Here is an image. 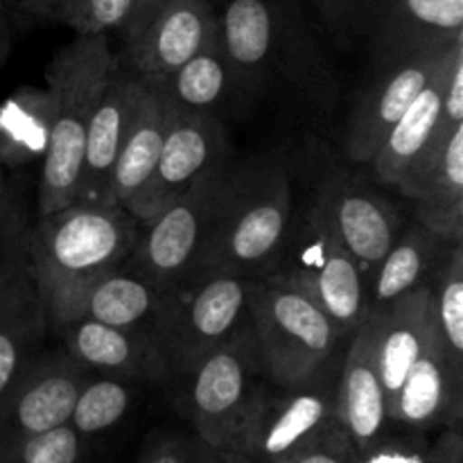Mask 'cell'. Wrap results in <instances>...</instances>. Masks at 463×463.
Returning a JSON list of instances; mask_svg holds the SVG:
<instances>
[{
	"label": "cell",
	"instance_id": "6da1fadb",
	"mask_svg": "<svg viewBox=\"0 0 463 463\" xmlns=\"http://www.w3.org/2000/svg\"><path fill=\"white\" fill-rule=\"evenodd\" d=\"M249 324L269 384L310 387L339 375L348 337L285 271L253 279Z\"/></svg>",
	"mask_w": 463,
	"mask_h": 463
},
{
	"label": "cell",
	"instance_id": "d4e9b609",
	"mask_svg": "<svg viewBox=\"0 0 463 463\" xmlns=\"http://www.w3.org/2000/svg\"><path fill=\"white\" fill-rule=\"evenodd\" d=\"M450 244L452 240L441 238L416 220L402 226L393 247L366 279L369 307H384L414 289L432 285Z\"/></svg>",
	"mask_w": 463,
	"mask_h": 463
},
{
	"label": "cell",
	"instance_id": "7402d4cb",
	"mask_svg": "<svg viewBox=\"0 0 463 463\" xmlns=\"http://www.w3.org/2000/svg\"><path fill=\"white\" fill-rule=\"evenodd\" d=\"M387 66L463 34V0H378L369 21Z\"/></svg>",
	"mask_w": 463,
	"mask_h": 463
},
{
	"label": "cell",
	"instance_id": "8d00e7d4",
	"mask_svg": "<svg viewBox=\"0 0 463 463\" xmlns=\"http://www.w3.org/2000/svg\"><path fill=\"white\" fill-rule=\"evenodd\" d=\"M315 5L333 25H353L369 21L378 0H315Z\"/></svg>",
	"mask_w": 463,
	"mask_h": 463
},
{
	"label": "cell",
	"instance_id": "f546056e",
	"mask_svg": "<svg viewBox=\"0 0 463 463\" xmlns=\"http://www.w3.org/2000/svg\"><path fill=\"white\" fill-rule=\"evenodd\" d=\"M131 398V380L90 373L77 393L68 423L81 439L102 434L125 419Z\"/></svg>",
	"mask_w": 463,
	"mask_h": 463
},
{
	"label": "cell",
	"instance_id": "4316f807",
	"mask_svg": "<svg viewBox=\"0 0 463 463\" xmlns=\"http://www.w3.org/2000/svg\"><path fill=\"white\" fill-rule=\"evenodd\" d=\"M158 86L165 90L175 111L215 116L217 109L224 107L231 93H235L233 68L222 43L220 25L197 54Z\"/></svg>",
	"mask_w": 463,
	"mask_h": 463
},
{
	"label": "cell",
	"instance_id": "9c48e42d",
	"mask_svg": "<svg viewBox=\"0 0 463 463\" xmlns=\"http://www.w3.org/2000/svg\"><path fill=\"white\" fill-rule=\"evenodd\" d=\"M276 269L292 276L346 337L369 312L364 276L317 199L303 211L301 220L292 217Z\"/></svg>",
	"mask_w": 463,
	"mask_h": 463
},
{
	"label": "cell",
	"instance_id": "7c38bea8",
	"mask_svg": "<svg viewBox=\"0 0 463 463\" xmlns=\"http://www.w3.org/2000/svg\"><path fill=\"white\" fill-rule=\"evenodd\" d=\"M89 375L63 348L41 351L0 402V455L23 439L66 425Z\"/></svg>",
	"mask_w": 463,
	"mask_h": 463
},
{
	"label": "cell",
	"instance_id": "60d3db41",
	"mask_svg": "<svg viewBox=\"0 0 463 463\" xmlns=\"http://www.w3.org/2000/svg\"><path fill=\"white\" fill-rule=\"evenodd\" d=\"M425 463H463L461 428H446V432L428 448Z\"/></svg>",
	"mask_w": 463,
	"mask_h": 463
},
{
	"label": "cell",
	"instance_id": "f6af8a7d",
	"mask_svg": "<svg viewBox=\"0 0 463 463\" xmlns=\"http://www.w3.org/2000/svg\"><path fill=\"white\" fill-rule=\"evenodd\" d=\"M75 3H77V0H75Z\"/></svg>",
	"mask_w": 463,
	"mask_h": 463
},
{
	"label": "cell",
	"instance_id": "74e56055",
	"mask_svg": "<svg viewBox=\"0 0 463 463\" xmlns=\"http://www.w3.org/2000/svg\"><path fill=\"white\" fill-rule=\"evenodd\" d=\"M138 463H194L193 441L184 437H165L149 443Z\"/></svg>",
	"mask_w": 463,
	"mask_h": 463
},
{
	"label": "cell",
	"instance_id": "4dcf8cb0",
	"mask_svg": "<svg viewBox=\"0 0 463 463\" xmlns=\"http://www.w3.org/2000/svg\"><path fill=\"white\" fill-rule=\"evenodd\" d=\"M434 319L452 364L463 371V238L452 240L432 280Z\"/></svg>",
	"mask_w": 463,
	"mask_h": 463
},
{
	"label": "cell",
	"instance_id": "603a6c76",
	"mask_svg": "<svg viewBox=\"0 0 463 463\" xmlns=\"http://www.w3.org/2000/svg\"><path fill=\"white\" fill-rule=\"evenodd\" d=\"M378 315V371L387 410H392L407 371L423 355L437 335L432 285L414 289L384 307H369Z\"/></svg>",
	"mask_w": 463,
	"mask_h": 463
},
{
	"label": "cell",
	"instance_id": "30bf717a",
	"mask_svg": "<svg viewBox=\"0 0 463 463\" xmlns=\"http://www.w3.org/2000/svg\"><path fill=\"white\" fill-rule=\"evenodd\" d=\"M461 43L463 39L457 41L446 63L416 95L414 102L407 107L401 120L392 127L387 138L383 140L375 156L371 158L375 179L384 185H393L410 199L414 197L416 188L423 184L425 176L434 170L443 149L450 143L452 134L463 127V120H455L443 113L448 66H450L457 45Z\"/></svg>",
	"mask_w": 463,
	"mask_h": 463
},
{
	"label": "cell",
	"instance_id": "b9f144b4",
	"mask_svg": "<svg viewBox=\"0 0 463 463\" xmlns=\"http://www.w3.org/2000/svg\"><path fill=\"white\" fill-rule=\"evenodd\" d=\"M193 452H194V463H247L240 459L238 455L229 450H222V448H213L208 443L194 439L193 441Z\"/></svg>",
	"mask_w": 463,
	"mask_h": 463
},
{
	"label": "cell",
	"instance_id": "4fadbf2b",
	"mask_svg": "<svg viewBox=\"0 0 463 463\" xmlns=\"http://www.w3.org/2000/svg\"><path fill=\"white\" fill-rule=\"evenodd\" d=\"M224 163H229V143L217 116L175 111L152 175L125 208L138 222L149 220L203 172Z\"/></svg>",
	"mask_w": 463,
	"mask_h": 463
},
{
	"label": "cell",
	"instance_id": "8992f818",
	"mask_svg": "<svg viewBox=\"0 0 463 463\" xmlns=\"http://www.w3.org/2000/svg\"><path fill=\"white\" fill-rule=\"evenodd\" d=\"M217 21L240 93L310 75L315 41L297 0H226Z\"/></svg>",
	"mask_w": 463,
	"mask_h": 463
},
{
	"label": "cell",
	"instance_id": "ee69618b",
	"mask_svg": "<svg viewBox=\"0 0 463 463\" xmlns=\"http://www.w3.org/2000/svg\"><path fill=\"white\" fill-rule=\"evenodd\" d=\"M12 211H16V206H14L12 197H9L7 181H5L3 170H0V224H3L9 215H12Z\"/></svg>",
	"mask_w": 463,
	"mask_h": 463
},
{
	"label": "cell",
	"instance_id": "ba28073f",
	"mask_svg": "<svg viewBox=\"0 0 463 463\" xmlns=\"http://www.w3.org/2000/svg\"><path fill=\"white\" fill-rule=\"evenodd\" d=\"M226 175L229 163L203 172L184 194L140 222L138 242L127 265L161 289H172L193 279L202 269Z\"/></svg>",
	"mask_w": 463,
	"mask_h": 463
},
{
	"label": "cell",
	"instance_id": "52a82bcc",
	"mask_svg": "<svg viewBox=\"0 0 463 463\" xmlns=\"http://www.w3.org/2000/svg\"><path fill=\"white\" fill-rule=\"evenodd\" d=\"M179 383L181 405L199 441L231 450L269 387L251 324L206 353Z\"/></svg>",
	"mask_w": 463,
	"mask_h": 463
},
{
	"label": "cell",
	"instance_id": "2e32d148",
	"mask_svg": "<svg viewBox=\"0 0 463 463\" xmlns=\"http://www.w3.org/2000/svg\"><path fill=\"white\" fill-rule=\"evenodd\" d=\"M217 25V9L211 0H170L125 45L127 71L149 84H163L202 50Z\"/></svg>",
	"mask_w": 463,
	"mask_h": 463
},
{
	"label": "cell",
	"instance_id": "cb8c5ba5",
	"mask_svg": "<svg viewBox=\"0 0 463 463\" xmlns=\"http://www.w3.org/2000/svg\"><path fill=\"white\" fill-rule=\"evenodd\" d=\"M175 107L158 84L143 80L138 107L113 165L107 206H127L152 175L170 127Z\"/></svg>",
	"mask_w": 463,
	"mask_h": 463
},
{
	"label": "cell",
	"instance_id": "8fae6325",
	"mask_svg": "<svg viewBox=\"0 0 463 463\" xmlns=\"http://www.w3.org/2000/svg\"><path fill=\"white\" fill-rule=\"evenodd\" d=\"M337 420V378L310 387H267L229 452L247 463H279Z\"/></svg>",
	"mask_w": 463,
	"mask_h": 463
},
{
	"label": "cell",
	"instance_id": "e0dca14e",
	"mask_svg": "<svg viewBox=\"0 0 463 463\" xmlns=\"http://www.w3.org/2000/svg\"><path fill=\"white\" fill-rule=\"evenodd\" d=\"M315 199L366 280L405 226L398 206L384 194L339 176L324 184Z\"/></svg>",
	"mask_w": 463,
	"mask_h": 463
},
{
	"label": "cell",
	"instance_id": "1f68e13d",
	"mask_svg": "<svg viewBox=\"0 0 463 463\" xmlns=\"http://www.w3.org/2000/svg\"><path fill=\"white\" fill-rule=\"evenodd\" d=\"M81 457L84 439L66 423L18 441L0 455V463H81Z\"/></svg>",
	"mask_w": 463,
	"mask_h": 463
},
{
	"label": "cell",
	"instance_id": "ab89813d",
	"mask_svg": "<svg viewBox=\"0 0 463 463\" xmlns=\"http://www.w3.org/2000/svg\"><path fill=\"white\" fill-rule=\"evenodd\" d=\"M167 3H170V0H134V3H131L129 16H127L125 25L118 30L122 43L127 45L129 41H134L136 36L140 34V30H143V27L152 21L154 14H156L158 9L165 7Z\"/></svg>",
	"mask_w": 463,
	"mask_h": 463
},
{
	"label": "cell",
	"instance_id": "d6986e66",
	"mask_svg": "<svg viewBox=\"0 0 463 463\" xmlns=\"http://www.w3.org/2000/svg\"><path fill=\"white\" fill-rule=\"evenodd\" d=\"M140 90H143V80L118 63L90 116L75 202L107 206L113 165L138 107Z\"/></svg>",
	"mask_w": 463,
	"mask_h": 463
},
{
	"label": "cell",
	"instance_id": "7bdbcfd3",
	"mask_svg": "<svg viewBox=\"0 0 463 463\" xmlns=\"http://www.w3.org/2000/svg\"><path fill=\"white\" fill-rule=\"evenodd\" d=\"M9 5L12 0H0V66L12 48V25H9Z\"/></svg>",
	"mask_w": 463,
	"mask_h": 463
},
{
	"label": "cell",
	"instance_id": "d590c367",
	"mask_svg": "<svg viewBox=\"0 0 463 463\" xmlns=\"http://www.w3.org/2000/svg\"><path fill=\"white\" fill-rule=\"evenodd\" d=\"M428 443L419 437H387L384 434L373 448L357 455L355 463H425Z\"/></svg>",
	"mask_w": 463,
	"mask_h": 463
},
{
	"label": "cell",
	"instance_id": "f1b7e54d",
	"mask_svg": "<svg viewBox=\"0 0 463 463\" xmlns=\"http://www.w3.org/2000/svg\"><path fill=\"white\" fill-rule=\"evenodd\" d=\"M50 134L48 90L23 86L0 104V163L25 167L43 161Z\"/></svg>",
	"mask_w": 463,
	"mask_h": 463
},
{
	"label": "cell",
	"instance_id": "484cf974",
	"mask_svg": "<svg viewBox=\"0 0 463 463\" xmlns=\"http://www.w3.org/2000/svg\"><path fill=\"white\" fill-rule=\"evenodd\" d=\"M48 333V315L30 276L0 298V402L27 364L43 351Z\"/></svg>",
	"mask_w": 463,
	"mask_h": 463
},
{
	"label": "cell",
	"instance_id": "ffe728a7",
	"mask_svg": "<svg viewBox=\"0 0 463 463\" xmlns=\"http://www.w3.org/2000/svg\"><path fill=\"white\" fill-rule=\"evenodd\" d=\"M463 371L452 364L441 335H434L423 355L407 371L389 420L414 432L434 428H461Z\"/></svg>",
	"mask_w": 463,
	"mask_h": 463
},
{
	"label": "cell",
	"instance_id": "d6a6232c",
	"mask_svg": "<svg viewBox=\"0 0 463 463\" xmlns=\"http://www.w3.org/2000/svg\"><path fill=\"white\" fill-rule=\"evenodd\" d=\"M25 279H30L27 224L16 208L0 224V298L7 297Z\"/></svg>",
	"mask_w": 463,
	"mask_h": 463
},
{
	"label": "cell",
	"instance_id": "7a4b0ae2",
	"mask_svg": "<svg viewBox=\"0 0 463 463\" xmlns=\"http://www.w3.org/2000/svg\"><path fill=\"white\" fill-rule=\"evenodd\" d=\"M118 63L109 34H75L50 59V134L41 161L39 215L75 202L90 116Z\"/></svg>",
	"mask_w": 463,
	"mask_h": 463
},
{
	"label": "cell",
	"instance_id": "f35d334b",
	"mask_svg": "<svg viewBox=\"0 0 463 463\" xmlns=\"http://www.w3.org/2000/svg\"><path fill=\"white\" fill-rule=\"evenodd\" d=\"M12 3H16L23 16L41 23H66L75 7V0H12Z\"/></svg>",
	"mask_w": 463,
	"mask_h": 463
},
{
	"label": "cell",
	"instance_id": "836d02e7",
	"mask_svg": "<svg viewBox=\"0 0 463 463\" xmlns=\"http://www.w3.org/2000/svg\"><path fill=\"white\" fill-rule=\"evenodd\" d=\"M134 0H77L63 25L75 34H109L125 25Z\"/></svg>",
	"mask_w": 463,
	"mask_h": 463
},
{
	"label": "cell",
	"instance_id": "e575fe53",
	"mask_svg": "<svg viewBox=\"0 0 463 463\" xmlns=\"http://www.w3.org/2000/svg\"><path fill=\"white\" fill-rule=\"evenodd\" d=\"M355 459L357 452L351 439L346 437L342 425L335 423L279 463H355Z\"/></svg>",
	"mask_w": 463,
	"mask_h": 463
},
{
	"label": "cell",
	"instance_id": "277c9868",
	"mask_svg": "<svg viewBox=\"0 0 463 463\" xmlns=\"http://www.w3.org/2000/svg\"><path fill=\"white\" fill-rule=\"evenodd\" d=\"M292 217V184L280 163L229 167L199 271L269 274L280 265Z\"/></svg>",
	"mask_w": 463,
	"mask_h": 463
},
{
	"label": "cell",
	"instance_id": "9a60e30c",
	"mask_svg": "<svg viewBox=\"0 0 463 463\" xmlns=\"http://www.w3.org/2000/svg\"><path fill=\"white\" fill-rule=\"evenodd\" d=\"M337 420L357 455L387 434L389 410L378 371V315L366 312L348 337L337 375Z\"/></svg>",
	"mask_w": 463,
	"mask_h": 463
},
{
	"label": "cell",
	"instance_id": "44dd1931",
	"mask_svg": "<svg viewBox=\"0 0 463 463\" xmlns=\"http://www.w3.org/2000/svg\"><path fill=\"white\" fill-rule=\"evenodd\" d=\"M165 289L156 288L149 279L131 265H120L118 269L90 280L77 292L68 294L61 301L45 310L50 328L68 319L99 321V324L118 326V328L149 330Z\"/></svg>",
	"mask_w": 463,
	"mask_h": 463
},
{
	"label": "cell",
	"instance_id": "3957f363",
	"mask_svg": "<svg viewBox=\"0 0 463 463\" xmlns=\"http://www.w3.org/2000/svg\"><path fill=\"white\" fill-rule=\"evenodd\" d=\"M140 222L125 206L72 202L27 226L30 276L43 307L129 260Z\"/></svg>",
	"mask_w": 463,
	"mask_h": 463
},
{
	"label": "cell",
	"instance_id": "ac0fdd59",
	"mask_svg": "<svg viewBox=\"0 0 463 463\" xmlns=\"http://www.w3.org/2000/svg\"><path fill=\"white\" fill-rule=\"evenodd\" d=\"M50 330H57L63 351L89 373L113 375L131 383L167 380L165 366L158 357L149 330L118 328L84 317L68 319Z\"/></svg>",
	"mask_w": 463,
	"mask_h": 463
},
{
	"label": "cell",
	"instance_id": "5b68a950",
	"mask_svg": "<svg viewBox=\"0 0 463 463\" xmlns=\"http://www.w3.org/2000/svg\"><path fill=\"white\" fill-rule=\"evenodd\" d=\"M251 283L249 276L203 269L165 289L149 335L167 380L179 383L206 353L247 326Z\"/></svg>",
	"mask_w": 463,
	"mask_h": 463
},
{
	"label": "cell",
	"instance_id": "5bb4252c",
	"mask_svg": "<svg viewBox=\"0 0 463 463\" xmlns=\"http://www.w3.org/2000/svg\"><path fill=\"white\" fill-rule=\"evenodd\" d=\"M459 39L463 34L443 48L423 50L392 63L384 68L383 77L357 98L346 127V154L353 161L371 163L392 127L401 120L434 72L446 63Z\"/></svg>",
	"mask_w": 463,
	"mask_h": 463
},
{
	"label": "cell",
	"instance_id": "83f0119b",
	"mask_svg": "<svg viewBox=\"0 0 463 463\" xmlns=\"http://www.w3.org/2000/svg\"><path fill=\"white\" fill-rule=\"evenodd\" d=\"M411 202L416 203V222L446 240L463 238V127L452 134Z\"/></svg>",
	"mask_w": 463,
	"mask_h": 463
}]
</instances>
